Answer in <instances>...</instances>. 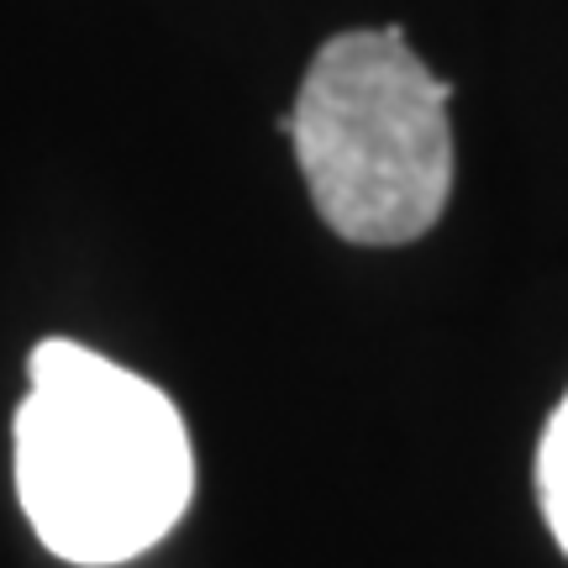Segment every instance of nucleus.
I'll use <instances>...</instances> for the list:
<instances>
[{"instance_id": "nucleus-3", "label": "nucleus", "mask_w": 568, "mask_h": 568, "mask_svg": "<svg viewBox=\"0 0 568 568\" xmlns=\"http://www.w3.org/2000/svg\"><path fill=\"white\" fill-rule=\"evenodd\" d=\"M537 500H542L552 542L568 552V389L537 443Z\"/></svg>"}, {"instance_id": "nucleus-2", "label": "nucleus", "mask_w": 568, "mask_h": 568, "mask_svg": "<svg viewBox=\"0 0 568 568\" xmlns=\"http://www.w3.org/2000/svg\"><path fill=\"white\" fill-rule=\"evenodd\" d=\"M447 101L453 84L410 53L400 27L322 42L284 126L337 237L395 247L437 226L453 195Z\"/></svg>"}, {"instance_id": "nucleus-1", "label": "nucleus", "mask_w": 568, "mask_h": 568, "mask_svg": "<svg viewBox=\"0 0 568 568\" xmlns=\"http://www.w3.org/2000/svg\"><path fill=\"white\" fill-rule=\"evenodd\" d=\"M27 374L17 495L42 548L84 568L159 548L195 495V453L174 400L69 337L38 343Z\"/></svg>"}]
</instances>
